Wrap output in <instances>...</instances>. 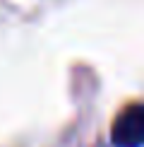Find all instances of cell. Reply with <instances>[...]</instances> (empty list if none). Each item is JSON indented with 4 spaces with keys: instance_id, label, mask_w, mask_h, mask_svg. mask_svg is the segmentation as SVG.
I'll list each match as a JSON object with an SVG mask.
<instances>
[{
    "instance_id": "obj_1",
    "label": "cell",
    "mask_w": 144,
    "mask_h": 147,
    "mask_svg": "<svg viewBox=\"0 0 144 147\" xmlns=\"http://www.w3.org/2000/svg\"><path fill=\"white\" fill-rule=\"evenodd\" d=\"M113 145L115 147H139L144 140V113L142 104H130L118 113L113 123Z\"/></svg>"
}]
</instances>
